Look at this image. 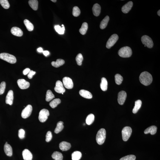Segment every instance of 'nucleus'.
<instances>
[{"mask_svg":"<svg viewBox=\"0 0 160 160\" xmlns=\"http://www.w3.org/2000/svg\"><path fill=\"white\" fill-rule=\"evenodd\" d=\"M153 78L152 75L147 72H144L141 74L139 77V80L141 84L145 86H148L151 83Z\"/></svg>","mask_w":160,"mask_h":160,"instance_id":"1","label":"nucleus"},{"mask_svg":"<svg viewBox=\"0 0 160 160\" xmlns=\"http://www.w3.org/2000/svg\"><path fill=\"white\" fill-rule=\"evenodd\" d=\"M118 54L121 57H130L132 54V49L130 47L128 46L123 47L118 51Z\"/></svg>","mask_w":160,"mask_h":160,"instance_id":"2","label":"nucleus"},{"mask_svg":"<svg viewBox=\"0 0 160 160\" xmlns=\"http://www.w3.org/2000/svg\"><path fill=\"white\" fill-rule=\"evenodd\" d=\"M106 131L104 128H101L98 130L96 136V141L99 145H102L105 141L106 138Z\"/></svg>","mask_w":160,"mask_h":160,"instance_id":"3","label":"nucleus"},{"mask_svg":"<svg viewBox=\"0 0 160 160\" xmlns=\"http://www.w3.org/2000/svg\"><path fill=\"white\" fill-rule=\"evenodd\" d=\"M0 58L10 64H15L16 62V57L8 53H0Z\"/></svg>","mask_w":160,"mask_h":160,"instance_id":"4","label":"nucleus"},{"mask_svg":"<svg viewBox=\"0 0 160 160\" xmlns=\"http://www.w3.org/2000/svg\"><path fill=\"white\" fill-rule=\"evenodd\" d=\"M132 133V129L130 127L126 126L123 129L122 133V138L123 140L127 141L130 138Z\"/></svg>","mask_w":160,"mask_h":160,"instance_id":"5","label":"nucleus"},{"mask_svg":"<svg viewBox=\"0 0 160 160\" xmlns=\"http://www.w3.org/2000/svg\"><path fill=\"white\" fill-rule=\"evenodd\" d=\"M141 41L143 44L148 48H151L153 46V41L150 37L147 35H144L141 38Z\"/></svg>","mask_w":160,"mask_h":160,"instance_id":"6","label":"nucleus"},{"mask_svg":"<svg viewBox=\"0 0 160 160\" xmlns=\"http://www.w3.org/2000/svg\"><path fill=\"white\" fill-rule=\"evenodd\" d=\"M119 39V37L116 34L112 35L109 39L106 44V47L108 49H110L116 43Z\"/></svg>","mask_w":160,"mask_h":160,"instance_id":"7","label":"nucleus"},{"mask_svg":"<svg viewBox=\"0 0 160 160\" xmlns=\"http://www.w3.org/2000/svg\"><path fill=\"white\" fill-rule=\"evenodd\" d=\"M50 114L49 111L46 109H43L40 111L39 113L38 118L40 121L41 122H45L48 118Z\"/></svg>","mask_w":160,"mask_h":160,"instance_id":"8","label":"nucleus"},{"mask_svg":"<svg viewBox=\"0 0 160 160\" xmlns=\"http://www.w3.org/2000/svg\"><path fill=\"white\" fill-rule=\"evenodd\" d=\"M32 110V106L28 105L22 110L21 116L23 118L26 119L30 116Z\"/></svg>","mask_w":160,"mask_h":160,"instance_id":"9","label":"nucleus"},{"mask_svg":"<svg viewBox=\"0 0 160 160\" xmlns=\"http://www.w3.org/2000/svg\"><path fill=\"white\" fill-rule=\"evenodd\" d=\"M63 83L64 87L68 89H71L73 87V83L71 78L65 77L63 79Z\"/></svg>","mask_w":160,"mask_h":160,"instance_id":"10","label":"nucleus"},{"mask_svg":"<svg viewBox=\"0 0 160 160\" xmlns=\"http://www.w3.org/2000/svg\"><path fill=\"white\" fill-rule=\"evenodd\" d=\"M127 97V93L124 91H121L118 93V102L121 105L123 104Z\"/></svg>","mask_w":160,"mask_h":160,"instance_id":"11","label":"nucleus"},{"mask_svg":"<svg viewBox=\"0 0 160 160\" xmlns=\"http://www.w3.org/2000/svg\"><path fill=\"white\" fill-rule=\"evenodd\" d=\"M54 90L55 91L59 93H63L65 91V89L64 87L63 84L61 81L59 80L56 81Z\"/></svg>","mask_w":160,"mask_h":160,"instance_id":"12","label":"nucleus"},{"mask_svg":"<svg viewBox=\"0 0 160 160\" xmlns=\"http://www.w3.org/2000/svg\"><path fill=\"white\" fill-rule=\"evenodd\" d=\"M17 84L18 86L22 89L28 88L30 87V83L28 81L24 79H19L17 81Z\"/></svg>","mask_w":160,"mask_h":160,"instance_id":"13","label":"nucleus"},{"mask_svg":"<svg viewBox=\"0 0 160 160\" xmlns=\"http://www.w3.org/2000/svg\"><path fill=\"white\" fill-rule=\"evenodd\" d=\"M13 90H9L6 96L5 102L6 103L11 105L13 103Z\"/></svg>","mask_w":160,"mask_h":160,"instance_id":"14","label":"nucleus"},{"mask_svg":"<svg viewBox=\"0 0 160 160\" xmlns=\"http://www.w3.org/2000/svg\"><path fill=\"white\" fill-rule=\"evenodd\" d=\"M133 6V2L132 1H129L127 3L123 6L121 8V11L123 13H127L131 10Z\"/></svg>","mask_w":160,"mask_h":160,"instance_id":"15","label":"nucleus"},{"mask_svg":"<svg viewBox=\"0 0 160 160\" xmlns=\"http://www.w3.org/2000/svg\"><path fill=\"white\" fill-rule=\"evenodd\" d=\"M71 147V145L70 143L66 141H62L59 144V145L60 149L63 151H67L70 150Z\"/></svg>","mask_w":160,"mask_h":160,"instance_id":"16","label":"nucleus"},{"mask_svg":"<svg viewBox=\"0 0 160 160\" xmlns=\"http://www.w3.org/2000/svg\"><path fill=\"white\" fill-rule=\"evenodd\" d=\"M22 156L24 160H32L33 155L30 151L25 149L22 152Z\"/></svg>","mask_w":160,"mask_h":160,"instance_id":"17","label":"nucleus"},{"mask_svg":"<svg viewBox=\"0 0 160 160\" xmlns=\"http://www.w3.org/2000/svg\"><path fill=\"white\" fill-rule=\"evenodd\" d=\"M11 32L12 34L17 37H21L23 35V32L22 30L17 27H12L11 30Z\"/></svg>","mask_w":160,"mask_h":160,"instance_id":"18","label":"nucleus"},{"mask_svg":"<svg viewBox=\"0 0 160 160\" xmlns=\"http://www.w3.org/2000/svg\"><path fill=\"white\" fill-rule=\"evenodd\" d=\"M4 150L7 156L11 157L13 155V150L11 146L10 145L7 144V142H6L5 144L4 145Z\"/></svg>","mask_w":160,"mask_h":160,"instance_id":"19","label":"nucleus"},{"mask_svg":"<svg viewBox=\"0 0 160 160\" xmlns=\"http://www.w3.org/2000/svg\"><path fill=\"white\" fill-rule=\"evenodd\" d=\"M92 11L93 14L95 16H99L101 12V6L97 3L95 4L92 8Z\"/></svg>","mask_w":160,"mask_h":160,"instance_id":"20","label":"nucleus"},{"mask_svg":"<svg viewBox=\"0 0 160 160\" xmlns=\"http://www.w3.org/2000/svg\"><path fill=\"white\" fill-rule=\"evenodd\" d=\"M79 93L81 96L87 99H91L93 97L92 94L90 92L86 90H80Z\"/></svg>","mask_w":160,"mask_h":160,"instance_id":"21","label":"nucleus"},{"mask_svg":"<svg viewBox=\"0 0 160 160\" xmlns=\"http://www.w3.org/2000/svg\"><path fill=\"white\" fill-rule=\"evenodd\" d=\"M157 127L156 126L153 125L148 127L144 130V133L145 134L150 133L151 134L153 135L156 133Z\"/></svg>","mask_w":160,"mask_h":160,"instance_id":"22","label":"nucleus"},{"mask_svg":"<svg viewBox=\"0 0 160 160\" xmlns=\"http://www.w3.org/2000/svg\"><path fill=\"white\" fill-rule=\"evenodd\" d=\"M110 20V18L108 16H107L102 20L100 24V28L101 30H103L107 27L108 24Z\"/></svg>","mask_w":160,"mask_h":160,"instance_id":"23","label":"nucleus"},{"mask_svg":"<svg viewBox=\"0 0 160 160\" xmlns=\"http://www.w3.org/2000/svg\"><path fill=\"white\" fill-rule=\"evenodd\" d=\"M141 105L142 101L141 100H138L135 101V105L133 110V112L134 114H136L137 112L140 108Z\"/></svg>","mask_w":160,"mask_h":160,"instance_id":"24","label":"nucleus"},{"mask_svg":"<svg viewBox=\"0 0 160 160\" xmlns=\"http://www.w3.org/2000/svg\"><path fill=\"white\" fill-rule=\"evenodd\" d=\"M108 82L107 79L104 78L101 79V81L100 84L101 88L103 91H106L107 89Z\"/></svg>","mask_w":160,"mask_h":160,"instance_id":"25","label":"nucleus"},{"mask_svg":"<svg viewBox=\"0 0 160 160\" xmlns=\"http://www.w3.org/2000/svg\"><path fill=\"white\" fill-rule=\"evenodd\" d=\"M65 61L64 60L58 59L56 60V61H53L51 63V64L53 67L58 68L60 67L64 64Z\"/></svg>","mask_w":160,"mask_h":160,"instance_id":"26","label":"nucleus"},{"mask_svg":"<svg viewBox=\"0 0 160 160\" xmlns=\"http://www.w3.org/2000/svg\"><path fill=\"white\" fill-rule=\"evenodd\" d=\"M52 157L55 160H62L63 159L62 154L61 152L57 151L53 152L52 155Z\"/></svg>","mask_w":160,"mask_h":160,"instance_id":"27","label":"nucleus"},{"mask_svg":"<svg viewBox=\"0 0 160 160\" xmlns=\"http://www.w3.org/2000/svg\"><path fill=\"white\" fill-rule=\"evenodd\" d=\"M29 4L31 7L35 10H38V1L37 0H30L29 1Z\"/></svg>","mask_w":160,"mask_h":160,"instance_id":"28","label":"nucleus"},{"mask_svg":"<svg viewBox=\"0 0 160 160\" xmlns=\"http://www.w3.org/2000/svg\"><path fill=\"white\" fill-rule=\"evenodd\" d=\"M82 157V154L79 151H75L72 153V160H79Z\"/></svg>","mask_w":160,"mask_h":160,"instance_id":"29","label":"nucleus"},{"mask_svg":"<svg viewBox=\"0 0 160 160\" xmlns=\"http://www.w3.org/2000/svg\"><path fill=\"white\" fill-rule=\"evenodd\" d=\"M64 122L62 121H59L57 124V126L55 129L54 132L55 133H58L61 132L64 128Z\"/></svg>","mask_w":160,"mask_h":160,"instance_id":"30","label":"nucleus"},{"mask_svg":"<svg viewBox=\"0 0 160 160\" xmlns=\"http://www.w3.org/2000/svg\"><path fill=\"white\" fill-rule=\"evenodd\" d=\"M24 23L29 31H32L33 30L34 28L33 25L28 20H25Z\"/></svg>","mask_w":160,"mask_h":160,"instance_id":"31","label":"nucleus"},{"mask_svg":"<svg viewBox=\"0 0 160 160\" xmlns=\"http://www.w3.org/2000/svg\"><path fill=\"white\" fill-rule=\"evenodd\" d=\"M88 24L87 23H83L81 28L79 30L80 33L82 35H85L88 29Z\"/></svg>","mask_w":160,"mask_h":160,"instance_id":"32","label":"nucleus"},{"mask_svg":"<svg viewBox=\"0 0 160 160\" xmlns=\"http://www.w3.org/2000/svg\"><path fill=\"white\" fill-rule=\"evenodd\" d=\"M94 119V115L93 114H90L87 117L86 120V123L88 125H90L93 122Z\"/></svg>","mask_w":160,"mask_h":160,"instance_id":"33","label":"nucleus"},{"mask_svg":"<svg viewBox=\"0 0 160 160\" xmlns=\"http://www.w3.org/2000/svg\"><path fill=\"white\" fill-rule=\"evenodd\" d=\"M61 102L60 99L59 98H56L52 101L49 104V105L52 108H54L57 107L58 104L60 103Z\"/></svg>","mask_w":160,"mask_h":160,"instance_id":"34","label":"nucleus"},{"mask_svg":"<svg viewBox=\"0 0 160 160\" xmlns=\"http://www.w3.org/2000/svg\"><path fill=\"white\" fill-rule=\"evenodd\" d=\"M54 98V95L51 91L50 90H47L46 94V101L49 102Z\"/></svg>","mask_w":160,"mask_h":160,"instance_id":"35","label":"nucleus"},{"mask_svg":"<svg viewBox=\"0 0 160 160\" xmlns=\"http://www.w3.org/2000/svg\"><path fill=\"white\" fill-rule=\"evenodd\" d=\"M115 80L116 84L118 85H120L122 82L123 78L121 75L119 74H117L115 75Z\"/></svg>","mask_w":160,"mask_h":160,"instance_id":"36","label":"nucleus"},{"mask_svg":"<svg viewBox=\"0 0 160 160\" xmlns=\"http://www.w3.org/2000/svg\"><path fill=\"white\" fill-rule=\"evenodd\" d=\"M0 4L4 9H8L10 7V5L7 0H0Z\"/></svg>","mask_w":160,"mask_h":160,"instance_id":"37","label":"nucleus"},{"mask_svg":"<svg viewBox=\"0 0 160 160\" xmlns=\"http://www.w3.org/2000/svg\"><path fill=\"white\" fill-rule=\"evenodd\" d=\"M55 29L56 31L60 35L63 34L65 31L64 27H61L59 25H56L55 26Z\"/></svg>","mask_w":160,"mask_h":160,"instance_id":"38","label":"nucleus"},{"mask_svg":"<svg viewBox=\"0 0 160 160\" xmlns=\"http://www.w3.org/2000/svg\"><path fill=\"white\" fill-rule=\"evenodd\" d=\"M80 14V10L79 7L77 6H75L73 7L72 14L75 17L79 16Z\"/></svg>","mask_w":160,"mask_h":160,"instance_id":"39","label":"nucleus"},{"mask_svg":"<svg viewBox=\"0 0 160 160\" xmlns=\"http://www.w3.org/2000/svg\"><path fill=\"white\" fill-rule=\"evenodd\" d=\"M76 60L77 64L78 65L81 66L82 64L83 60V57L81 53H79L77 56Z\"/></svg>","mask_w":160,"mask_h":160,"instance_id":"40","label":"nucleus"},{"mask_svg":"<svg viewBox=\"0 0 160 160\" xmlns=\"http://www.w3.org/2000/svg\"><path fill=\"white\" fill-rule=\"evenodd\" d=\"M136 159V157L135 155H130L121 158L120 160H135Z\"/></svg>","mask_w":160,"mask_h":160,"instance_id":"41","label":"nucleus"},{"mask_svg":"<svg viewBox=\"0 0 160 160\" xmlns=\"http://www.w3.org/2000/svg\"><path fill=\"white\" fill-rule=\"evenodd\" d=\"M5 87V81H2L0 84V95L4 93Z\"/></svg>","mask_w":160,"mask_h":160,"instance_id":"42","label":"nucleus"},{"mask_svg":"<svg viewBox=\"0 0 160 160\" xmlns=\"http://www.w3.org/2000/svg\"><path fill=\"white\" fill-rule=\"evenodd\" d=\"M25 131L23 129H20L18 130V136L21 139H23L25 137Z\"/></svg>","mask_w":160,"mask_h":160,"instance_id":"43","label":"nucleus"},{"mask_svg":"<svg viewBox=\"0 0 160 160\" xmlns=\"http://www.w3.org/2000/svg\"><path fill=\"white\" fill-rule=\"evenodd\" d=\"M52 138V135L51 132L48 131L47 132L46 136V141L49 142L51 140Z\"/></svg>","mask_w":160,"mask_h":160,"instance_id":"44","label":"nucleus"},{"mask_svg":"<svg viewBox=\"0 0 160 160\" xmlns=\"http://www.w3.org/2000/svg\"><path fill=\"white\" fill-rule=\"evenodd\" d=\"M35 73H36V72L33 71V70H30L28 75V77L29 79H32L33 76L35 74Z\"/></svg>","mask_w":160,"mask_h":160,"instance_id":"45","label":"nucleus"},{"mask_svg":"<svg viewBox=\"0 0 160 160\" xmlns=\"http://www.w3.org/2000/svg\"><path fill=\"white\" fill-rule=\"evenodd\" d=\"M30 69L28 68H26L23 71V73L24 75H26L28 74L29 72L30 71Z\"/></svg>","mask_w":160,"mask_h":160,"instance_id":"46","label":"nucleus"},{"mask_svg":"<svg viewBox=\"0 0 160 160\" xmlns=\"http://www.w3.org/2000/svg\"><path fill=\"white\" fill-rule=\"evenodd\" d=\"M43 54L45 56H47L49 54V52L48 51H44L43 52Z\"/></svg>","mask_w":160,"mask_h":160,"instance_id":"47","label":"nucleus"},{"mask_svg":"<svg viewBox=\"0 0 160 160\" xmlns=\"http://www.w3.org/2000/svg\"><path fill=\"white\" fill-rule=\"evenodd\" d=\"M37 50L38 52H40V53H41V52H43V51L42 48L41 47H39V48H38L37 49Z\"/></svg>","mask_w":160,"mask_h":160,"instance_id":"48","label":"nucleus"},{"mask_svg":"<svg viewBox=\"0 0 160 160\" xmlns=\"http://www.w3.org/2000/svg\"><path fill=\"white\" fill-rule=\"evenodd\" d=\"M158 14L159 16H160V10H159L158 12Z\"/></svg>","mask_w":160,"mask_h":160,"instance_id":"49","label":"nucleus"},{"mask_svg":"<svg viewBox=\"0 0 160 160\" xmlns=\"http://www.w3.org/2000/svg\"><path fill=\"white\" fill-rule=\"evenodd\" d=\"M52 1H53V2H56L57 1L56 0H51Z\"/></svg>","mask_w":160,"mask_h":160,"instance_id":"50","label":"nucleus"},{"mask_svg":"<svg viewBox=\"0 0 160 160\" xmlns=\"http://www.w3.org/2000/svg\"><path fill=\"white\" fill-rule=\"evenodd\" d=\"M62 26L63 27H64V25H63V24L62 25Z\"/></svg>","mask_w":160,"mask_h":160,"instance_id":"51","label":"nucleus"},{"mask_svg":"<svg viewBox=\"0 0 160 160\" xmlns=\"http://www.w3.org/2000/svg\"><path fill=\"white\" fill-rule=\"evenodd\" d=\"M62 94H63V93H62Z\"/></svg>","mask_w":160,"mask_h":160,"instance_id":"52","label":"nucleus"}]
</instances>
